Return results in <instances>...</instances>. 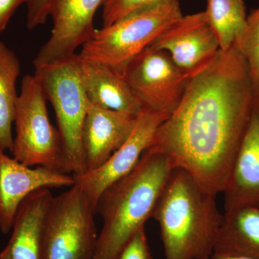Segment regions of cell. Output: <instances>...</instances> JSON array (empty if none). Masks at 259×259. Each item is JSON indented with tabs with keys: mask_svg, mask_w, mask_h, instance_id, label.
I'll return each mask as SVG.
<instances>
[{
	"mask_svg": "<svg viewBox=\"0 0 259 259\" xmlns=\"http://www.w3.org/2000/svg\"><path fill=\"white\" fill-rule=\"evenodd\" d=\"M256 99L249 69L236 47L220 51L189 79L176 110L147 150L185 170L203 190L223 193Z\"/></svg>",
	"mask_w": 259,
	"mask_h": 259,
	"instance_id": "6da1fadb",
	"label": "cell"
},
{
	"mask_svg": "<svg viewBox=\"0 0 259 259\" xmlns=\"http://www.w3.org/2000/svg\"><path fill=\"white\" fill-rule=\"evenodd\" d=\"M169 159L146 150L128 175L102 193L96 207L102 228L92 259H117L135 233L152 217L172 170Z\"/></svg>",
	"mask_w": 259,
	"mask_h": 259,
	"instance_id": "7a4b0ae2",
	"label": "cell"
},
{
	"mask_svg": "<svg viewBox=\"0 0 259 259\" xmlns=\"http://www.w3.org/2000/svg\"><path fill=\"white\" fill-rule=\"evenodd\" d=\"M151 218L159 226L165 259H207L214 253L223 214L216 195L185 170L173 168Z\"/></svg>",
	"mask_w": 259,
	"mask_h": 259,
	"instance_id": "3957f363",
	"label": "cell"
},
{
	"mask_svg": "<svg viewBox=\"0 0 259 259\" xmlns=\"http://www.w3.org/2000/svg\"><path fill=\"white\" fill-rule=\"evenodd\" d=\"M47 101L57 120L66 173L73 177L86 172L83 129L88 99L80 73L79 55L35 68Z\"/></svg>",
	"mask_w": 259,
	"mask_h": 259,
	"instance_id": "277c9868",
	"label": "cell"
},
{
	"mask_svg": "<svg viewBox=\"0 0 259 259\" xmlns=\"http://www.w3.org/2000/svg\"><path fill=\"white\" fill-rule=\"evenodd\" d=\"M182 15L180 2L140 10L109 26L97 29L79 55L106 65L123 76L130 62Z\"/></svg>",
	"mask_w": 259,
	"mask_h": 259,
	"instance_id": "5b68a950",
	"label": "cell"
},
{
	"mask_svg": "<svg viewBox=\"0 0 259 259\" xmlns=\"http://www.w3.org/2000/svg\"><path fill=\"white\" fill-rule=\"evenodd\" d=\"M14 124L15 159L66 174L60 134L49 120L47 97L35 74L25 75L22 81Z\"/></svg>",
	"mask_w": 259,
	"mask_h": 259,
	"instance_id": "8992f818",
	"label": "cell"
},
{
	"mask_svg": "<svg viewBox=\"0 0 259 259\" xmlns=\"http://www.w3.org/2000/svg\"><path fill=\"white\" fill-rule=\"evenodd\" d=\"M95 213L77 185L54 197L46 223L44 259L93 258L98 237Z\"/></svg>",
	"mask_w": 259,
	"mask_h": 259,
	"instance_id": "52a82bcc",
	"label": "cell"
},
{
	"mask_svg": "<svg viewBox=\"0 0 259 259\" xmlns=\"http://www.w3.org/2000/svg\"><path fill=\"white\" fill-rule=\"evenodd\" d=\"M123 76L144 108L168 117L180 105L190 79L168 53L151 46L130 62Z\"/></svg>",
	"mask_w": 259,
	"mask_h": 259,
	"instance_id": "ba28073f",
	"label": "cell"
},
{
	"mask_svg": "<svg viewBox=\"0 0 259 259\" xmlns=\"http://www.w3.org/2000/svg\"><path fill=\"white\" fill-rule=\"evenodd\" d=\"M105 0H52L51 37L37 53L34 67L51 64L75 55L95 35L94 18Z\"/></svg>",
	"mask_w": 259,
	"mask_h": 259,
	"instance_id": "9c48e42d",
	"label": "cell"
},
{
	"mask_svg": "<svg viewBox=\"0 0 259 259\" xmlns=\"http://www.w3.org/2000/svg\"><path fill=\"white\" fill-rule=\"evenodd\" d=\"M150 46L168 53L190 78L205 69L221 50L204 11L182 15Z\"/></svg>",
	"mask_w": 259,
	"mask_h": 259,
	"instance_id": "30bf717a",
	"label": "cell"
},
{
	"mask_svg": "<svg viewBox=\"0 0 259 259\" xmlns=\"http://www.w3.org/2000/svg\"><path fill=\"white\" fill-rule=\"evenodd\" d=\"M168 116L143 109L131 136L101 166L74 177L96 210L102 193L112 184L128 175L152 143L160 125Z\"/></svg>",
	"mask_w": 259,
	"mask_h": 259,
	"instance_id": "8fae6325",
	"label": "cell"
},
{
	"mask_svg": "<svg viewBox=\"0 0 259 259\" xmlns=\"http://www.w3.org/2000/svg\"><path fill=\"white\" fill-rule=\"evenodd\" d=\"M0 148V231H11L15 215L24 199L39 189L72 187L74 177L45 168L30 167L10 157Z\"/></svg>",
	"mask_w": 259,
	"mask_h": 259,
	"instance_id": "7c38bea8",
	"label": "cell"
},
{
	"mask_svg": "<svg viewBox=\"0 0 259 259\" xmlns=\"http://www.w3.org/2000/svg\"><path fill=\"white\" fill-rule=\"evenodd\" d=\"M137 117L88 102L83 129L86 172L101 166L122 146L131 136Z\"/></svg>",
	"mask_w": 259,
	"mask_h": 259,
	"instance_id": "4fadbf2b",
	"label": "cell"
},
{
	"mask_svg": "<svg viewBox=\"0 0 259 259\" xmlns=\"http://www.w3.org/2000/svg\"><path fill=\"white\" fill-rule=\"evenodd\" d=\"M223 194L225 212L243 206L259 207V98L257 97Z\"/></svg>",
	"mask_w": 259,
	"mask_h": 259,
	"instance_id": "5bb4252c",
	"label": "cell"
},
{
	"mask_svg": "<svg viewBox=\"0 0 259 259\" xmlns=\"http://www.w3.org/2000/svg\"><path fill=\"white\" fill-rule=\"evenodd\" d=\"M53 199L50 189L41 188L24 199L0 259H44L46 223Z\"/></svg>",
	"mask_w": 259,
	"mask_h": 259,
	"instance_id": "9a60e30c",
	"label": "cell"
},
{
	"mask_svg": "<svg viewBox=\"0 0 259 259\" xmlns=\"http://www.w3.org/2000/svg\"><path fill=\"white\" fill-rule=\"evenodd\" d=\"M79 62L89 102L135 117L142 112L144 107L122 75L106 65L82 59L79 55Z\"/></svg>",
	"mask_w": 259,
	"mask_h": 259,
	"instance_id": "2e32d148",
	"label": "cell"
},
{
	"mask_svg": "<svg viewBox=\"0 0 259 259\" xmlns=\"http://www.w3.org/2000/svg\"><path fill=\"white\" fill-rule=\"evenodd\" d=\"M214 252L259 259L258 206L225 212Z\"/></svg>",
	"mask_w": 259,
	"mask_h": 259,
	"instance_id": "e0dca14e",
	"label": "cell"
},
{
	"mask_svg": "<svg viewBox=\"0 0 259 259\" xmlns=\"http://www.w3.org/2000/svg\"><path fill=\"white\" fill-rule=\"evenodd\" d=\"M20 62L14 51L0 41V148L13 151L15 107L19 94L16 84Z\"/></svg>",
	"mask_w": 259,
	"mask_h": 259,
	"instance_id": "ac0fdd59",
	"label": "cell"
},
{
	"mask_svg": "<svg viewBox=\"0 0 259 259\" xmlns=\"http://www.w3.org/2000/svg\"><path fill=\"white\" fill-rule=\"evenodd\" d=\"M204 12L221 50L234 47L246 26L248 15L244 0H207Z\"/></svg>",
	"mask_w": 259,
	"mask_h": 259,
	"instance_id": "d6986e66",
	"label": "cell"
},
{
	"mask_svg": "<svg viewBox=\"0 0 259 259\" xmlns=\"http://www.w3.org/2000/svg\"><path fill=\"white\" fill-rule=\"evenodd\" d=\"M235 47L248 65L255 95L259 98V6L248 15L244 32Z\"/></svg>",
	"mask_w": 259,
	"mask_h": 259,
	"instance_id": "ffe728a7",
	"label": "cell"
},
{
	"mask_svg": "<svg viewBox=\"0 0 259 259\" xmlns=\"http://www.w3.org/2000/svg\"><path fill=\"white\" fill-rule=\"evenodd\" d=\"M180 0H105L102 5V27H107L131 13L153 5Z\"/></svg>",
	"mask_w": 259,
	"mask_h": 259,
	"instance_id": "44dd1931",
	"label": "cell"
},
{
	"mask_svg": "<svg viewBox=\"0 0 259 259\" xmlns=\"http://www.w3.org/2000/svg\"><path fill=\"white\" fill-rule=\"evenodd\" d=\"M117 259H153L148 245L145 227L135 233Z\"/></svg>",
	"mask_w": 259,
	"mask_h": 259,
	"instance_id": "7402d4cb",
	"label": "cell"
},
{
	"mask_svg": "<svg viewBox=\"0 0 259 259\" xmlns=\"http://www.w3.org/2000/svg\"><path fill=\"white\" fill-rule=\"evenodd\" d=\"M52 0H28L27 3V28L33 30L47 23L50 16Z\"/></svg>",
	"mask_w": 259,
	"mask_h": 259,
	"instance_id": "603a6c76",
	"label": "cell"
},
{
	"mask_svg": "<svg viewBox=\"0 0 259 259\" xmlns=\"http://www.w3.org/2000/svg\"><path fill=\"white\" fill-rule=\"evenodd\" d=\"M28 0H0V34L4 32L10 19L20 5Z\"/></svg>",
	"mask_w": 259,
	"mask_h": 259,
	"instance_id": "cb8c5ba5",
	"label": "cell"
},
{
	"mask_svg": "<svg viewBox=\"0 0 259 259\" xmlns=\"http://www.w3.org/2000/svg\"><path fill=\"white\" fill-rule=\"evenodd\" d=\"M207 259H258L252 258V257L245 256V255L228 254V253H213Z\"/></svg>",
	"mask_w": 259,
	"mask_h": 259,
	"instance_id": "d4e9b609",
	"label": "cell"
}]
</instances>
